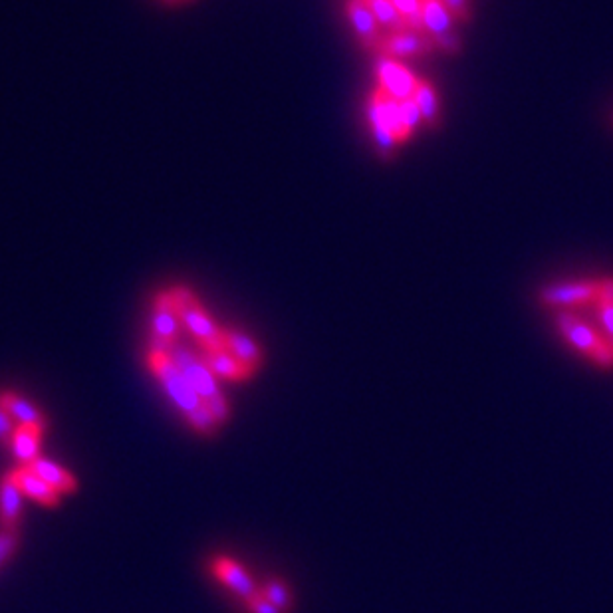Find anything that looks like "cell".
I'll use <instances>...</instances> for the list:
<instances>
[{"label":"cell","mask_w":613,"mask_h":613,"mask_svg":"<svg viewBox=\"0 0 613 613\" xmlns=\"http://www.w3.org/2000/svg\"><path fill=\"white\" fill-rule=\"evenodd\" d=\"M147 366L151 369V373L161 381L169 399L185 415V419L189 421V425L197 433H201L205 437H211L219 431L221 425L215 421V417L205 407L203 399L197 395V391L185 379V375L173 364L169 354L149 352L147 354Z\"/></svg>","instance_id":"1"},{"label":"cell","mask_w":613,"mask_h":613,"mask_svg":"<svg viewBox=\"0 0 613 613\" xmlns=\"http://www.w3.org/2000/svg\"><path fill=\"white\" fill-rule=\"evenodd\" d=\"M169 358L173 360V364L179 368V371L185 375V379L191 383V387L197 391V395L203 399L205 407L211 411V415L215 417V421L219 425L227 423L231 417V407L217 383V377L213 375V371L205 366L203 358L193 354L191 350L183 348V346H173L169 350Z\"/></svg>","instance_id":"2"},{"label":"cell","mask_w":613,"mask_h":613,"mask_svg":"<svg viewBox=\"0 0 613 613\" xmlns=\"http://www.w3.org/2000/svg\"><path fill=\"white\" fill-rule=\"evenodd\" d=\"M171 296H173L181 326H185L191 332V336L201 344L203 350L225 348L223 330L213 322L209 312L199 304L197 296L189 288L175 286L171 288Z\"/></svg>","instance_id":"3"},{"label":"cell","mask_w":613,"mask_h":613,"mask_svg":"<svg viewBox=\"0 0 613 613\" xmlns=\"http://www.w3.org/2000/svg\"><path fill=\"white\" fill-rule=\"evenodd\" d=\"M558 328L562 332V336L582 354L590 356L596 364L604 366V368H612L613 366V350L612 344L602 338L598 332H594V328H590L588 324H584L582 320H578L572 314L562 312L558 316Z\"/></svg>","instance_id":"4"},{"label":"cell","mask_w":613,"mask_h":613,"mask_svg":"<svg viewBox=\"0 0 613 613\" xmlns=\"http://www.w3.org/2000/svg\"><path fill=\"white\" fill-rule=\"evenodd\" d=\"M181 330V320L171 296V290L157 294L151 314V342L149 352H161L169 354V350L175 346V340Z\"/></svg>","instance_id":"5"},{"label":"cell","mask_w":613,"mask_h":613,"mask_svg":"<svg viewBox=\"0 0 613 613\" xmlns=\"http://www.w3.org/2000/svg\"><path fill=\"white\" fill-rule=\"evenodd\" d=\"M421 22L423 32L447 54H457L461 50V38L453 30V14L443 4V0H421Z\"/></svg>","instance_id":"6"},{"label":"cell","mask_w":613,"mask_h":613,"mask_svg":"<svg viewBox=\"0 0 613 613\" xmlns=\"http://www.w3.org/2000/svg\"><path fill=\"white\" fill-rule=\"evenodd\" d=\"M375 76H377V90H381L383 94H387L397 102L411 100L419 84V80L411 74V70L405 64L387 56H381L377 60Z\"/></svg>","instance_id":"7"},{"label":"cell","mask_w":613,"mask_h":613,"mask_svg":"<svg viewBox=\"0 0 613 613\" xmlns=\"http://www.w3.org/2000/svg\"><path fill=\"white\" fill-rule=\"evenodd\" d=\"M602 292V280H578L548 286L540 292V300L546 306H582L598 302Z\"/></svg>","instance_id":"8"},{"label":"cell","mask_w":613,"mask_h":613,"mask_svg":"<svg viewBox=\"0 0 613 613\" xmlns=\"http://www.w3.org/2000/svg\"><path fill=\"white\" fill-rule=\"evenodd\" d=\"M435 48V42L415 30H405V32H395L383 38L379 50L383 56L393 58V60H405V58H421L429 54Z\"/></svg>","instance_id":"9"},{"label":"cell","mask_w":613,"mask_h":613,"mask_svg":"<svg viewBox=\"0 0 613 613\" xmlns=\"http://www.w3.org/2000/svg\"><path fill=\"white\" fill-rule=\"evenodd\" d=\"M211 572L215 574L217 580H221L229 590H233L237 596H241L243 600H248L256 594V586L252 582V578L246 574L245 568L225 556H219L211 562Z\"/></svg>","instance_id":"10"},{"label":"cell","mask_w":613,"mask_h":613,"mask_svg":"<svg viewBox=\"0 0 613 613\" xmlns=\"http://www.w3.org/2000/svg\"><path fill=\"white\" fill-rule=\"evenodd\" d=\"M348 16L352 20V26L360 38V42L366 48H379L383 42L381 26L375 20L373 12L369 10L366 0H350L348 2Z\"/></svg>","instance_id":"11"},{"label":"cell","mask_w":613,"mask_h":613,"mask_svg":"<svg viewBox=\"0 0 613 613\" xmlns=\"http://www.w3.org/2000/svg\"><path fill=\"white\" fill-rule=\"evenodd\" d=\"M201 358H203L205 366L213 371L215 377H223V379H231V381H245V379L254 375V369H250L243 362H239L225 348L203 350Z\"/></svg>","instance_id":"12"},{"label":"cell","mask_w":613,"mask_h":613,"mask_svg":"<svg viewBox=\"0 0 613 613\" xmlns=\"http://www.w3.org/2000/svg\"><path fill=\"white\" fill-rule=\"evenodd\" d=\"M0 405L8 411L16 425H36L40 429H46L48 425V419L42 415V411L14 391L0 393Z\"/></svg>","instance_id":"13"},{"label":"cell","mask_w":613,"mask_h":613,"mask_svg":"<svg viewBox=\"0 0 613 613\" xmlns=\"http://www.w3.org/2000/svg\"><path fill=\"white\" fill-rule=\"evenodd\" d=\"M22 496H28L44 506H58L60 504V492L54 491L46 481H42L38 475H34L28 467H20L12 471Z\"/></svg>","instance_id":"14"},{"label":"cell","mask_w":613,"mask_h":613,"mask_svg":"<svg viewBox=\"0 0 613 613\" xmlns=\"http://www.w3.org/2000/svg\"><path fill=\"white\" fill-rule=\"evenodd\" d=\"M44 435V429L36 425H16L14 437L10 441V449L14 457L22 463V467L30 465L40 457V439Z\"/></svg>","instance_id":"15"},{"label":"cell","mask_w":613,"mask_h":613,"mask_svg":"<svg viewBox=\"0 0 613 613\" xmlns=\"http://www.w3.org/2000/svg\"><path fill=\"white\" fill-rule=\"evenodd\" d=\"M223 342H225V350L229 354H233L239 362H243L250 369L260 368L262 364V350L260 346L246 336L241 330H223Z\"/></svg>","instance_id":"16"},{"label":"cell","mask_w":613,"mask_h":613,"mask_svg":"<svg viewBox=\"0 0 613 613\" xmlns=\"http://www.w3.org/2000/svg\"><path fill=\"white\" fill-rule=\"evenodd\" d=\"M22 510V492L12 471L0 483V518L6 530H14Z\"/></svg>","instance_id":"17"},{"label":"cell","mask_w":613,"mask_h":613,"mask_svg":"<svg viewBox=\"0 0 613 613\" xmlns=\"http://www.w3.org/2000/svg\"><path fill=\"white\" fill-rule=\"evenodd\" d=\"M34 475H38L42 481H46L54 491L64 494V492H74L78 489V481L60 465L38 457L36 461H32L30 465H26Z\"/></svg>","instance_id":"18"},{"label":"cell","mask_w":613,"mask_h":613,"mask_svg":"<svg viewBox=\"0 0 613 613\" xmlns=\"http://www.w3.org/2000/svg\"><path fill=\"white\" fill-rule=\"evenodd\" d=\"M413 100H415V104L421 112L423 122L427 123L429 127H437L441 122V112H439V98H437L435 88L429 82L419 80V84L415 88V94H413Z\"/></svg>","instance_id":"19"},{"label":"cell","mask_w":613,"mask_h":613,"mask_svg":"<svg viewBox=\"0 0 613 613\" xmlns=\"http://www.w3.org/2000/svg\"><path fill=\"white\" fill-rule=\"evenodd\" d=\"M366 2H368L369 10L373 12L375 20L379 22V26L383 30H387L389 34L409 30L403 16L399 14V10L393 6L391 0H366Z\"/></svg>","instance_id":"20"},{"label":"cell","mask_w":613,"mask_h":613,"mask_svg":"<svg viewBox=\"0 0 613 613\" xmlns=\"http://www.w3.org/2000/svg\"><path fill=\"white\" fill-rule=\"evenodd\" d=\"M368 118L369 125H371V131H373V137H375V143H377V149H379V153L381 155H385V157H389L393 151H395V147H397V141H395V137L391 135V131L387 129V125L383 123L381 120V116H379V112L369 104L368 106Z\"/></svg>","instance_id":"21"},{"label":"cell","mask_w":613,"mask_h":613,"mask_svg":"<svg viewBox=\"0 0 613 613\" xmlns=\"http://www.w3.org/2000/svg\"><path fill=\"white\" fill-rule=\"evenodd\" d=\"M596 304L600 312V322L606 332V340L612 344L613 350V278L602 280V292Z\"/></svg>","instance_id":"22"},{"label":"cell","mask_w":613,"mask_h":613,"mask_svg":"<svg viewBox=\"0 0 613 613\" xmlns=\"http://www.w3.org/2000/svg\"><path fill=\"white\" fill-rule=\"evenodd\" d=\"M262 596L282 613H288L292 610V594H290L286 582H282V580L274 578V580L266 582Z\"/></svg>","instance_id":"23"},{"label":"cell","mask_w":613,"mask_h":613,"mask_svg":"<svg viewBox=\"0 0 613 613\" xmlns=\"http://www.w3.org/2000/svg\"><path fill=\"white\" fill-rule=\"evenodd\" d=\"M393 6L399 10L403 16L405 24L409 30L423 32V22H421V0H391ZM425 34V32H423Z\"/></svg>","instance_id":"24"},{"label":"cell","mask_w":613,"mask_h":613,"mask_svg":"<svg viewBox=\"0 0 613 613\" xmlns=\"http://www.w3.org/2000/svg\"><path fill=\"white\" fill-rule=\"evenodd\" d=\"M401 110H403L405 125H407V129H409V133L413 135L415 129L419 127V123L423 120V118H421V112H419V108H417V104H415V100L411 98V100L401 102Z\"/></svg>","instance_id":"25"},{"label":"cell","mask_w":613,"mask_h":613,"mask_svg":"<svg viewBox=\"0 0 613 613\" xmlns=\"http://www.w3.org/2000/svg\"><path fill=\"white\" fill-rule=\"evenodd\" d=\"M18 546V536L14 530L0 532V566L16 552Z\"/></svg>","instance_id":"26"},{"label":"cell","mask_w":613,"mask_h":613,"mask_svg":"<svg viewBox=\"0 0 613 613\" xmlns=\"http://www.w3.org/2000/svg\"><path fill=\"white\" fill-rule=\"evenodd\" d=\"M16 431V421L8 415V411L0 405V443L10 445Z\"/></svg>","instance_id":"27"},{"label":"cell","mask_w":613,"mask_h":613,"mask_svg":"<svg viewBox=\"0 0 613 613\" xmlns=\"http://www.w3.org/2000/svg\"><path fill=\"white\" fill-rule=\"evenodd\" d=\"M443 4L449 8L455 20L469 22L471 20V6L469 0H443Z\"/></svg>","instance_id":"28"},{"label":"cell","mask_w":613,"mask_h":613,"mask_svg":"<svg viewBox=\"0 0 613 613\" xmlns=\"http://www.w3.org/2000/svg\"><path fill=\"white\" fill-rule=\"evenodd\" d=\"M246 606H248V610L250 613H282L278 608H274L262 594H254L252 598H248L246 600Z\"/></svg>","instance_id":"29"},{"label":"cell","mask_w":613,"mask_h":613,"mask_svg":"<svg viewBox=\"0 0 613 613\" xmlns=\"http://www.w3.org/2000/svg\"><path fill=\"white\" fill-rule=\"evenodd\" d=\"M167 2H179V0H167Z\"/></svg>","instance_id":"30"}]
</instances>
